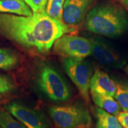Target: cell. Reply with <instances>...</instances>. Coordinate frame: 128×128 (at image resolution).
Returning <instances> with one entry per match:
<instances>
[{"label": "cell", "instance_id": "obj_20", "mask_svg": "<svg viewBox=\"0 0 128 128\" xmlns=\"http://www.w3.org/2000/svg\"><path fill=\"white\" fill-rule=\"evenodd\" d=\"M116 117L123 127L128 128V112H120Z\"/></svg>", "mask_w": 128, "mask_h": 128}, {"label": "cell", "instance_id": "obj_17", "mask_svg": "<svg viewBox=\"0 0 128 128\" xmlns=\"http://www.w3.org/2000/svg\"><path fill=\"white\" fill-rule=\"evenodd\" d=\"M0 126L2 128H27L6 110L0 111Z\"/></svg>", "mask_w": 128, "mask_h": 128}, {"label": "cell", "instance_id": "obj_18", "mask_svg": "<svg viewBox=\"0 0 128 128\" xmlns=\"http://www.w3.org/2000/svg\"><path fill=\"white\" fill-rule=\"evenodd\" d=\"M16 85L12 79L6 75L0 74V94L11 92L15 90Z\"/></svg>", "mask_w": 128, "mask_h": 128}, {"label": "cell", "instance_id": "obj_3", "mask_svg": "<svg viewBox=\"0 0 128 128\" xmlns=\"http://www.w3.org/2000/svg\"><path fill=\"white\" fill-rule=\"evenodd\" d=\"M36 81L40 90L52 102H64L71 98V92L68 84L50 65L44 64L40 67Z\"/></svg>", "mask_w": 128, "mask_h": 128}, {"label": "cell", "instance_id": "obj_5", "mask_svg": "<svg viewBox=\"0 0 128 128\" xmlns=\"http://www.w3.org/2000/svg\"><path fill=\"white\" fill-rule=\"evenodd\" d=\"M63 68L71 81L77 88L87 104L90 103V90L92 68L88 62L84 60L64 58Z\"/></svg>", "mask_w": 128, "mask_h": 128}, {"label": "cell", "instance_id": "obj_13", "mask_svg": "<svg viewBox=\"0 0 128 128\" xmlns=\"http://www.w3.org/2000/svg\"><path fill=\"white\" fill-rule=\"evenodd\" d=\"M95 128H124L116 117L99 108H96Z\"/></svg>", "mask_w": 128, "mask_h": 128}, {"label": "cell", "instance_id": "obj_23", "mask_svg": "<svg viewBox=\"0 0 128 128\" xmlns=\"http://www.w3.org/2000/svg\"></svg>", "mask_w": 128, "mask_h": 128}, {"label": "cell", "instance_id": "obj_24", "mask_svg": "<svg viewBox=\"0 0 128 128\" xmlns=\"http://www.w3.org/2000/svg\"><path fill=\"white\" fill-rule=\"evenodd\" d=\"M0 128H1V126H0Z\"/></svg>", "mask_w": 128, "mask_h": 128}, {"label": "cell", "instance_id": "obj_1", "mask_svg": "<svg viewBox=\"0 0 128 128\" xmlns=\"http://www.w3.org/2000/svg\"><path fill=\"white\" fill-rule=\"evenodd\" d=\"M73 28L51 18L45 10L31 16L0 13V35L23 47L36 48L42 53L50 50L55 41Z\"/></svg>", "mask_w": 128, "mask_h": 128}, {"label": "cell", "instance_id": "obj_10", "mask_svg": "<svg viewBox=\"0 0 128 128\" xmlns=\"http://www.w3.org/2000/svg\"><path fill=\"white\" fill-rule=\"evenodd\" d=\"M116 89V81L112 79L108 74L98 70L94 72L91 80L90 90L114 97Z\"/></svg>", "mask_w": 128, "mask_h": 128}, {"label": "cell", "instance_id": "obj_2", "mask_svg": "<svg viewBox=\"0 0 128 128\" xmlns=\"http://www.w3.org/2000/svg\"><path fill=\"white\" fill-rule=\"evenodd\" d=\"M86 28L108 37L119 36L128 28V15L121 6L112 2L100 3L91 9L86 20Z\"/></svg>", "mask_w": 128, "mask_h": 128}, {"label": "cell", "instance_id": "obj_8", "mask_svg": "<svg viewBox=\"0 0 128 128\" xmlns=\"http://www.w3.org/2000/svg\"><path fill=\"white\" fill-rule=\"evenodd\" d=\"M4 108L27 128H50L44 115L26 106L12 102Z\"/></svg>", "mask_w": 128, "mask_h": 128}, {"label": "cell", "instance_id": "obj_7", "mask_svg": "<svg viewBox=\"0 0 128 128\" xmlns=\"http://www.w3.org/2000/svg\"><path fill=\"white\" fill-rule=\"evenodd\" d=\"M92 43V55L103 66L118 69L124 66L125 60L114 48L101 38L90 39Z\"/></svg>", "mask_w": 128, "mask_h": 128}, {"label": "cell", "instance_id": "obj_21", "mask_svg": "<svg viewBox=\"0 0 128 128\" xmlns=\"http://www.w3.org/2000/svg\"><path fill=\"white\" fill-rule=\"evenodd\" d=\"M124 7L128 8V0H119Z\"/></svg>", "mask_w": 128, "mask_h": 128}, {"label": "cell", "instance_id": "obj_25", "mask_svg": "<svg viewBox=\"0 0 128 128\" xmlns=\"http://www.w3.org/2000/svg\"><path fill=\"white\" fill-rule=\"evenodd\" d=\"M0 99H1V98H0Z\"/></svg>", "mask_w": 128, "mask_h": 128}, {"label": "cell", "instance_id": "obj_14", "mask_svg": "<svg viewBox=\"0 0 128 128\" xmlns=\"http://www.w3.org/2000/svg\"><path fill=\"white\" fill-rule=\"evenodd\" d=\"M114 98L124 112H128V80L116 82Z\"/></svg>", "mask_w": 128, "mask_h": 128}, {"label": "cell", "instance_id": "obj_15", "mask_svg": "<svg viewBox=\"0 0 128 128\" xmlns=\"http://www.w3.org/2000/svg\"><path fill=\"white\" fill-rule=\"evenodd\" d=\"M65 2V0H48L46 13L53 19L63 22L62 16Z\"/></svg>", "mask_w": 128, "mask_h": 128}, {"label": "cell", "instance_id": "obj_12", "mask_svg": "<svg viewBox=\"0 0 128 128\" xmlns=\"http://www.w3.org/2000/svg\"><path fill=\"white\" fill-rule=\"evenodd\" d=\"M0 12L12 13L23 16H31L30 8L22 0H0Z\"/></svg>", "mask_w": 128, "mask_h": 128}, {"label": "cell", "instance_id": "obj_16", "mask_svg": "<svg viewBox=\"0 0 128 128\" xmlns=\"http://www.w3.org/2000/svg\"><path fill=\"white\" fill-rule=\"evenodd\" d=\"M19 59L15 53L4 48H0V69L11 70L18 63Z\"/></svg>", "mask_w": 128, "mask_h": 128}, {"label": "cell", "instance_id": "obj_19", "mask_svg": "<svg viewBox=\"0 0 128 128\" xmlns=\"http://www.w3.org/2000/svg\"><path fill=\"white\" fill-rule=\"evenodd\" d=\"M47 1L48 0H25L26 3L34 12L44 11Z\"/></svg>", "mask_w": 128, "mask_h": 128}, {"label": "cell", "instance_id": "obj_6", "mask_svg": "<svg viewBox=\"0 0 128 128\" xmlns=\"http://www.w3.org/2000/svg\"><path fill=\"white\" fill-rule=\"evenodd\" d=\"M54 50L63 58L84 60L92 55V43L90 39L76 35H63L55 41Z\"/></svg>", "mask_w": 128, "mask_h": 128}, {"label": "cell", "instance_id": "obj_22", "mask_svg": "<svg viewBox=\"0 0 128 128\" xmlns=\"http://www.w3.org/2000/svg\"><path fill=\"white\" fill-rule=\"evenodd\" d=\"M124 70H125V72L126 73H127V74L128 75V64L127 65H126V66L125 67V69H124Z\"/></svg>", "mask_w": 128, "mask_h": 128}, {"label": "cell", "instance_id": "obj_11", "mask_svg": "<svg viewBox=\"0 0 128 128\" xmlns=\"http://www.w3.org/2000/svg\"><path fill=\"white\" fill-rule=\"evenodd\" d=\"M90 93L92 100L99 108L114 116L121 112L120 106L112 96L97 93L92 90H90Z\"/></svg>", "mask_w": 128, "mask_h": 128}, {"label": "cell", "instance_id": "obj_9", "mask_svg": "<svg viewBox=\"0 0 128 128\" xmlns=\"http://www.w3.org/2000/svg\"><path fill=\"white\" fill-rule=\"evenodd\" d=\"M96 0H65L62 21L68 26H76L85 20Z\"/></svg>", "mask_w": 128, "mask_h": 128}, {"label": "cell", "instance_id": "obj_4", "mask_svg": "<svg viewBox=\"0 0 128 128\" xmlns=\"http://www.w3.org/2000/svg\"><path fill=\"white\" fill-rule=\"evenodd\" d=\"M49 113L58 128H90L92 124L87 108L80 103L54 106L49 108Z\"/></svg>", "mask_w": 128, "mask_h": 128}]
</instances>
